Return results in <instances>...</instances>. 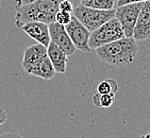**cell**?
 Masks as SVG:
<instances>
[{
  "instance_id": "1",
  "label": "cell",
  "mask_w": 150,
  "mask_h": 138,
  "mask_svg": "<svg viewBox=\"0 0 150 138\" xmlns=\"http://www.w3.org/2000/svg\"><path fill=\"white\" fill-rule=\"evenodd\" d=\"M139 52V46L133 37H124L96 49V54L103 63L121 67L131 64Z\"/></svg>"
},
{
  "instance_id": "2",
  "label": "cell",
  "mask_w": 150,
  "mask_h": 138,
  "mask_svg": "<svg viewBox=\"0 0 150 138\" xmlns=\"http://www.w3.org/2000/svg\"><path fill=\"white\" fill-rule=\"evenodd\" d=\"M62 0H36L34 2L16 9L15 25L17 28L28 23H54L55 14L59 11V3Z\"/></svg>"
},
{
  "instance_id": "3",
  "label": "cell",
  "mask_w": 150,
  "mask_h": 138,
  "mask_svg": "<svg viewBox=\"0 0 150 138\" xmlns=\"http://www.w3.org/2000/svg\"><path fill=\"white\" fill-rule=\"evenodd\" d=\"M124 37L125 34L121 29V26L119 25L118 20L114 17L91 32L88 47L91 50H96L97 48H100L104 45H108Z\"/></svg>"
},
{
  "instance_id": "4",
  "label": "cell",
  "mask_w": 150,
  "mask_h": 138,
  "mask_svg": "<svg viewBox=\"0 0 150 138\" xmlns=\"http://www.w3.org/2000/svg\"><path fill=\"white\" fill-rule=\"evenodd\" d=\"M72 16L80 21L90 32H93L108 20L115 17V10H95L86 8L81 4L74 8Z\"/></svg>"
},
{
  "instance_id": "5",
  "label": "cell",
  "mask_w": 150,
  "mask_h": 138,
  "mask_svg": "<svg viewBox=\"0 0 150 138\" xmlns=\"http://www.w3.org/2000/svg\"><path fill=\"white\" fill-rule=\"evenodd\" d=\"M143 3L144 2L125 4L117 6V9L115 10V18L118 20L119 25L121 26L125 37H132L133 30Z\"/></svg>"
},
{
  "instance_id": "6",
  "label": "cell",
  "mask_w": 150,
  "mask_h": 138,
  "mask_svg": "<svg viewBox=\"0 0 150 138\" xmlns=\"http://www.w3.org/2000/svg\"><path fill=\"white\" fill-rule=\"evenodd\" d=\"M65 30H66L67 34L76 49H79L82 52L91 51L90 47H88L91 32L77 18L72 16L70 23L65 26Z\"/></svg>"
},
{
  "instance_id": "7",
  "label": "cell",
  "mask_w": 150,
  "mask_h": 138,
  "mask_svg": "<svg viewBox=\"0 0 150 138\" xmlns=\"http://www.w3.org/2000/svg\"><path fill=\"white\" fill-rule=\"evenodd\" d=\"M48 29H49V36L51 43L57 45L67 56H71L75 54L77 49L72 45L71 40L65 30V27L61 26L57 23H52L48 25Z\"/></svg>"
},
{
  "instance_id": "8",
  "label": "cell",
  "mask_w": 150,
  "mask_h": 138,
  "mask_svg": "<svg viewBox=\"0 0 150 138\" xmlns=\"http://www.w3.org/2000/svg\"><path fill=\"white\" fill-rule=\"evenodd\" d=\"M132 37L136 42L150 38V1L144 2L142 6L135 27L133 30Z\"/></svg>"
},
{
  "instance_id": "9",
  "label": "cell",
  "mask_w": 150,
  "mask_h": 138,
  "mask_svg": "<svg viewBox=\"0 0 150 138\" xmlns=\"http://www.w3.org/2000/svg\"><path fill=\"white\" fill-rule=\"evenodd\" d=\"M45 58H47V47L40 44L27 47L23 51V62H21L23 71L29 73L30 70Z\"/></svg>"
},
{
  "instance_id": "10",
  "label": "cell",
  "mask_w": 150,
  "mask_h": 138,
  "mask_svg": "<svg viewBox=\"0 0 150 138\" xmlns=\"http://www.w3.org/2000/svg\"><path fill=\"white\" fill-rule=\"evenodd\" d=\"M19 29L23 30L30 38L38 42L43 46L47 47L50 43L49 29L48 25L43 23H28L19 27Z\"/></svg>"
},
{
  "instance_id": "11",
  "label": "cell",
  "mask_w": 150,
  "mask_h": 138,
  "mask_svg": "<svg viewBox=\"0 0 150 138\" xmlns=\"http://www.w3.org/2000/svg\"><path fill=\"white\" fill-rule=\"evenodd\" d=\"M47 56H48L49 61L51 62L55 72L64 73V72L66 71L68 56L57 45H54L51 42L47 46Z\"/></svg>"
},
{
  "instance_id": "12",
  "label": "cell",
  "mask_w": 150,
  "mask_h": 138,
  "mask_svg": "<svg viewBox=\"0 0 150 138\" xmlns=\"http://www.w3.org/2000/svg\"><path fill=\"white\" fill-rule=\"evenodd\" d=\"M55 73L57 72H55L48 56L44 58L43 61H40V63L38 65H35L29 72V75L38 77V78L43 79V80H51L55 75Z\"/></svg>"
},
{
  "instance_id": "13",
  "label": "cell",
  "mask_w": 150,
  "mask_h": 138,
  "mask_svg": "<svg viewBox=\"0 0 150 138\" xmlns=\"http://www.w3.org/2000/svg\"><path fill=\"white\" fill-rule=\"evenodd\" d=\"M115 0H80V4L95 10H114Z\"/></svg>"
},
{
  "instance_id": "14",
  "label": "cell",
  "mask_w": 150,
  "mask_h": 138,
  "mask_svg": "<svg viewBox=\"0 0 150 138\" xmlns=\"http://www.w3.org/2000/svg\"><path fill=\"white\" fill-rule=\"evenodd\" d=\"M118 90V84L113 79H104L97 85V92L100 95H115Z\"/></svg>"
},
{
  "instance_id": "15",
  "label": "cell",
  "mask_w": 150,
  "mask_h": 138,
  "mask_svg": "<svg viewBox=\"0 0 150 138\" xmlns=\"http://www.w3.org/2000/svg\"><path fill=\"white\" fill-rule=\"evenodd\" d=\"M92 100L94 105L97 107H110L115 101V95H100L96 92Z\"/></svg>"
},
{
  "instance_id": "16",
  "label": "cell",
  "mask_w": 150,
  "mask_h": 138,
  "mask_svg": "<svg viewBox=\"0 0 150 138\" xmlns=\"http://www.w3.org/2000/svg\"><path fill=\"white\" fill-rule=\"evenodd\" d=\"M72 18V14L71 13H67V12H63V11H58L57 14H55V19L54 23H59L61 26H66L70 23V20Z\"/></svg>"
},
{
  "instance_id": "17",
  "label": "cell",
  "mask_w": 150,
  "mask_h": 138,
  "mask_svg": "<svg viewBox=\"0 0 150 138\" xmlns=\"http://www.w3.org/2000/svg\"><path fill=\"white\" fill-rule=\"evenodd\" d=\"M59 11L67 12V13H71L72 14L74 6H72V3L70 2L69 0H62V1L59 3Z\"/></svg>"
},
{
  "instance_id": "18",
  "label": "cell",
  "mask_w": 150,
  "mask_h": 138,
  "mask_svg": "<svg viewBox=\"0 0 150 138\" xmlns=\"http://www.w3.org/2000/svg\"><path fill=\"white\" fill-rule=\"evenodd\" d=\"M150 0H117V6H125V4H131V3H139V2H147Z\"/></svg>"
},
{
  "instance_id": "19",
  "label": "cell",
  "mask_w": 150,
  "mask_h": 138,
  "mask_svg": "<svg viewBox=\"0 0 150 138\" xmlns=\"http://www.w3.org/2000/svg\"><path fill=\"white\" fill-rule=\"evenodd\" d=\"M34 1H36V0H14V6L15 9H17V8L26 6V4H29V3L34 2Z\"/></svg>"
},
{
  "instance_id": "20",
  "label": "cell",
  "mask_w": 150,
  "mask_h": 138,
  "mask_svg": "<svg viewBox=\"0 0 150 138\" xmlns=\"http://www.w3.org/2000/svg\"><path fill=\"white\" fill-rule=\"evenodd\" d=\"M0 138H25V137H23V136L17 134V133L9 132V133H4V134H2V135L0 136Z\"/></svg>"
},
{
  "instance_id": "21",
  "label": "cell",
  "mask_w": 150,
  "mask_h": 138,
  "mask_svg": "<svg viewBox=\"0 0 150 138\" xmlns=\"http://www.w3.org/2000/svg\"><path fill=\"white\" fill-rule=\"evenodd\" d=\"M6 120H8L6 112L2 108V107H0V125H2L3 123H6Z\"/></svg>"
},
{
  "instance_id": "22",
  "label": "cell",
  "mask_w": 150,
  "mask_h": 138,
  "mask_svg": "<svg viewBox=\"0 0 150 138\" xmlns=\"http://www.w3.org/2000/svg\"><path fill=\"white\" fill-rule=\"evenodd\" d=\"M145 138H150V132L149 133H147V134H146V135L144 136Z\"/></svg>"
},
{
  "instance_id": "23",
  "label": "cell",
  "mask_w": 150,
  "mask_h": 138,
  "mask_svg": "<svg viewBox=\"0 0 150 138\" xmlns=\"http://www.w3.org/2000/svg\"><path fill=\"white\" fill-rule=\"evenodd\" d=\"M139 138H145L144 136H141V137H139Z\"/></svg>"
}]
</instances>
